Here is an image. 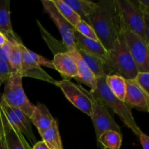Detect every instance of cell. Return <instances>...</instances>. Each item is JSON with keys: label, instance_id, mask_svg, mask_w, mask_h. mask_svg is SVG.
<instances>
[{"label": "cell", "instance_id": "cell-24", "mask_svg": "<svg viewBox=\"0 0 149 149\" xmlns=\"http://www.w3.org/2000/svg\"><path fill=\"white\" fill-rule=\"evenodd\" d=\"M22 44L20 42L12 43V52L9 60V65L14 72H20L22 68Z\"/></svg>", "mask_w": 149, "mask_h": 149}, {"label": "cell", "instance_id": "cell-1", "mask_svg": "<svg viewBox=\"0 0 149 149\" xmlns=\"http://www.w3.org/2000/svg\"><path fill=\"white\" fill-rule=\"evenodd\" d=\"M97 4V10L85 22L94 29L98 40L109 52L113 49L121 27L117 5L116 0H102Z\"/></svg>", "mask_w": 149, "mask_h": 149}, {"label": "cell", "instance_id": "cell-6", "mask_svg": "<svg viewBox=\"0 0 149 149\" xmlns=\"http://www.w3.org/2000/svg\"><path fill=\"white\" fill-rule=\"evenodd\" d=\"M82 90L92 102V115L90 118L94 125L97 139L103 132L108 130L116 131L122 133L121 128L109 113L104 103L90 91L83 87Z\"/></svg>", "mask_w": 149, "mask_h": 149}, {"label": "cell", "instance_id": "cell-27", "mask_svg": "<svg viewBox=\"0 0 149 149\" xmlns=\"http://www.w3.org/2000/svg\"><path fill=\"white\" fill-rule=\"evenodd\" d=\"M29 54H30L31 58H32L35 65H37L38 67L45 66L55 70V67H54L52 61H49L47 58H45V57L42 56V55H38L36 52L31 51L30 49H29Z\"/></svg>", "mask_w": 149, "mask_h": 149}, {"label": "cell", "instance_id": "cell-22", "mask_svg": "<svg viewBox=\"0 0 149 149\" xmlns=\"http://www.w3.org/2000/svg\"><path fill=\"white\" fill-rule=\"evenodd\" d=\"M97 146L103 149H120L122 143V133L113 130L103 132L97 139Z\"/></svg>", "mask_w": 149, "mask_h": 149}, {"label": "cell", "instance_id": "cell-8", "mask_svg": "<svg viewBox=\"0 0 149 149\" xmlns=\"http://www.w3.org/2000/svg\"><path fill=\"white\" fill-rule=\"evenodd\" d=\"M55 85L59 87L67 100L76 108L89 116L92 115V102L83 91L82 87L77 85L68 79L55 81Z\"/></svg>", "mask_w": 149, "mask_h": 149}, {"label": "cell", "instance_id": "cell-11", "mask_svg": "<svg viewBox=\"0 0 149 149\" xmlns=\"http://www.w3.org/2000/svg\"><path fill=\"white\" fill-rule=\"evenodd\" d=\"M0 106L9 122L25 137L29 138L31 142H34L36 137L32 130L30 118L22 111L10 107L1 100H0Z\"/></svg>", "mask_w": 149, "mask_h": 149}, {"label": "cell", "instance_id": "cell-30", "mask_svg": "<svg viewBox=\"0 0 149 149\" xmlns=\"http://www.w3.org/2000/svg\"><path fill=\"white\" fill-rule=\"evenodd\" d=\"M136 1L143 13L149 15V0H137Z\"/></svg>", "mask_w": 149, "mask_h": 149}, {"label": "cell", "instance_id": "cell-5", "mask_svg": "<svg viewBox=\"0 0 149 149\" xmlns=\"http://www.w3.org/2000/svg\"><path fill=\"white\" fill-rule=\"evenodd\" d=\"M122 26L136 33L148 44L146 33L144 15L136 1L116 0Z\"/></svg>", "mask_w": 149, "mask_h": 149}, {"label": "cell", "instance_id": "cell-20", "mask_svg": "<svg viewBox=\"0 0 149 149\" xmlns=\"http://www.w3.org/2000/svg\"><path fill=\"white\" fill-rule=\"evenodd\" d=\"M39 133L42 137V141L45 143L49 149H63L56 119L50 127Z\"/></svg>", "mask_w": 149, "mask_h": 149}, {"label": "cell", "instance_id": "cell-26", "mask_svg": "<svg viewBox=\"0 0 149 149\" xmlns=\"http://www.w3.org/2000/svg\"><path fill=\"white\" fill-rule=\"evenodd\" d=\"M134 80L149 97V72H138Z\"/></svg>", "mask_w": 149, "mask_h": 149}, {"label": "cell", "instance_id": "cell-34", "mask_svg": "<svg viewBox=\"0 0 149 149\" xmlns=\"http://www.w3.org/2000/svg\"><path fill=\"white\" fill-rule=\"evenodd\" d=\"M7 42H8V39L6 37L5 35L0 32V48L2 47Z\"/></svg>", "mask_w": 149, "mask_h": 149}, {"label": "cell", "instance_id": "cell-10", "mask_svg": "<svg viewBox=\"0 0 149 149\" xmlns=\"http://www.w3.org/2000/svg\"><path fill=\"white\" fill-rule=\"evenodd\" d=\"M0 127L6 149H31L26 137L7 120L0 106Z\"/></svg>", "mask_w": 149, "mask_h": 149}, {"label": "cell", "instance_id": "cell-19", "mask_svg": "<svg viewBox=\"0 0 149 149\" xmlns=\"http://www.w3.org/2000/svg\"><path fill=\"white\" fill-rule=\"evenodd\" d=\"M64 2L71 7L80 17L81 20L86 21L87 18L95 12L97 3L88 0H63Z\"/></svg>", "mask_w": 149, "mask_h": 149}, {"label": "cell", "instance_id": "cell-37", "mask_svg": "<svg viewBox=\"0 0 149 149\" xmlns=\"http://www.w3.org/2000/svg\"><path fill=\"white\" fill-rule=\"evenodd\" d=\"M148 113H149V106H148Z\"/></svg>", "mask_w": 149, "mask_h": 149}, {"label": "cell", "instance_id": "cell-32", "mask_svg": "<svg viewBox=\"0 0 149 149\" xmlns=\"http://www.w3.org/2000/svg\"><path fill=\"white\" fill-rule=\"evenodd\" d=\"M144 21H145V27H146V33L147 39L149 45V15L146 14H144Z\"/></svg>", "mask_w": 149, "mask_h": 149}, {"label": "cell", "instance_id": "cell-29", "mask_svg": "<svg viewBox=\"0 0 149 149\" xmlns=\"http://www.w3.org/2000/svg\"><path fill=\"white\" fill-rule=\"evenodd\" d=\"M12 52V43L8 42L2 47L0 48V55L1 58L9 64V60H10V55Z\"/></svg>", "mask_w": 149, "mask_h": 149}, {"label": "cell", "instance_id": "cell-23", "mask_svg": "<svg viewBox=\"0 0 149 149\" xmlns=\"http://www.w3.org/2000/svg\"><path fill=\"white\" fill-rule=\"evenodd\" d=\"M60 14L74 28L76 27L79 22L81 20L79 16L74 11L71 7L67 5L63 0H51Z\"/></svg>", "mask_w": 149, "mask_h": 149}, {"label": "cell", "instance_id": "cell-14", "mask_svg": "<svg viewBox=\"0 0 149 149\" xmlns=\"http://www.w3.org/2000/svg\"><path fill=\"white\" fill-rule=\"evenodd\" d=\"M52 62L55 67V70L60 73L64 79L77 78L78 74L77 63L68 52L54 54Z\"/></svg>", "mask_w": 149, "mask_h": 149}, {"label": "cell", "instance_id": "cell-21", "mask_svg": "<svg viewBox=\"0 0 149 149\" xmlns=\"http://www.w3.org/2000/svg\"><path fill=\"white\" fill-rule=\"evenodd\" d=\"M106 83L112 93L119 100L124 101L126 94V79L118 74H113L106 77Z\"/></svg>", "mask_w": 149, "mask_h": 149}, {"label": "cell", "instance_id": "cell-3", "mask_svg": "<svg viewBox=\"0 0 149 149\" xmlns=\"http://www.w3.org/2000/svg\"><path fill=\"white\" fill-rule=\"evenodd\" d=\"M109 64L114 71L127 80H133L136 77L138 68L125 42L122 27H120L113 49L109 51Z\"/></svg>", "mask_w": 149, "mask_h": 149}, {"label": "cell", "instance_id": "cell-12", "mask_svg": "<svg viewBox=\"0 0 149 149\" xmlns=\"http://www.w3.org/2000/svg\"><path fill=\"white\" fill-rule=\"evenodd\" d=\"M126 94L124 102L130 108L148 112L149 97L136 84L135 80L126 79Z\"/></svg>", "mask_w": 149, "mask_h": 149}, {"label": "cell", "instance_id": "cell-13", "mask_svg": "<svg viewBox=\"0 0 149 149\" xmlns=\"http://www.w3.org/2000/svg\"><path fill=\"white\" fill-rule=\"evenodd\" d=\"M74 37L77 49H81L88 53L95 55L109 64V52L100 43V41H95L85 37L79 33L76 29L74 31Z\"/></svg>", "mask_w": 149, "mask_h": 149}, {"label": "cell", "instance_id": "cell-18", "mask_svg": "<svg viewBox=\"0 0 149 149\" xmlns=\"http://www.w3.org/2000/svg\"><path fill=\"white\" fill-rule=\"evenodd\" d=\"M31 122L33 124L38 132H40L52 125L55 119L45 105L38 103L35 105V109L30 117Z\"/></svg>", "mask_w": 149, "mask_h": 149}, {"label": "cell", "instance_id": "cell-33", "mask_svg": "<svg viewBox=\"0 0 149 149\" xmlns=\"http://www.w3.org/2000/svg\"><path fill=\"white\" fill-rule=\"evenodd\" d=\"M31 149H49L44 141H39L33 146Z\"/></svg>", "mask_w": 149, "mask_h": 149}, {"label": "cell", "instance_id": "cell-35", "mask_svg": "<svg viewBox=\"0 0 149 149\" xmlns=\"http://www.w3.org/2000/svg\"><path fill=\"white\" fill-rule=\"evenodd\" d=\"M0 149H6L5 146H4V140H3L2 133H1V127H0Z\"/></svg>", "mask_w": 149, "mask_h": 149}, {"label": "cell", "instance_id": "cell-15", "mask_svg": "<svg viewBox=\"0 0 149 149\" xmlns=\"http://www.w3.org/2000/svg\"><path fill=\"white\" fill-rule=\"evenodd\" d=\"M77 50L83 61L96 78L107 77L115 72L113 68L101 58L81 49H77Z\"/></svg>", "mask_w": 149, "mask_h": 149}, {"label": "cell", "instance_id": "cell-4", "mask_svg": "<svg viewBox=\"0 0 149 149\" xmlns=\"http://www.w3.org/2000/svg\"><path fill=\"white\" fill-rule=\"evenodd\" d=\"M23 75L20 72H13L4 82V93L1 100L10 107L22 111L29 118L35 109L28 99L22 84Z\"/></svg>", "mask_w": 149, "mask_h": 149}, {"label": "cell", "instance_id": "cell-36", "mask_svg": "<svg viewBox=\"0 0 149 149\" xmlns=\"http://www.w3.org/2000/svg\"><path fill=\"white\" fill-rule=\"evenodd\" d=\"M3 83H4V81H1V80H0V88H1V85H2Z\"/></svg>", "mask_w": 149, "mask_h": 149}, {"label": "cell", "instance_id": "cell-9", "mask_svg": "<svg viewBox=\"0 0 149 149\" xmlns=\"http://www.w3.org/2000/svg\"><path fill=\"white\" fill-rule=\"evenodd\" d=\"M42 3L46 13L58 27L62 37L63 43L67 51L77 49L74 37V31L75 29L60 14L51 0H42Z\"/></svg>", "mask_w": 149, "mask_h": 149}, {"label": "cell", "instance_id": "cell-17", "mask_svg": "<svg viewBox=\"0 0 149 149\" xmlns=\"http://www.w3.org/2000/svg\"><path fill=\"white\" fill-rule=\"evenodd\" d=\"M10 4V0H0V32L5 35L10 42L22 43L12 27Z\"/></svg>", "mask_w": 149, "mask_h": 149}, {"label": "cell", "instance_id": "cell-28", "mask_svg": "<svg viewBox=\"0 0 149 149\" xmlns=\"http://www.w3.org/2000/svg\"><path fill=\"white\" fill-rule=\"evenodd\" d=\"M13 72L14 71L12 70L10 65L0 55V80L4 82Z\"/></svg>", "mask_w": 149, "mask_h": 149}, {"label": "cell", "instance_id": "cell-31", "mask_svg": "<svg viewBox=\"0 0 149 149\" xmlns=\"http://www.w3.org/2000/svg\"><path fill=\"white\" fill-rule=\"evenodd\" d=\"M140 141L143 149H149V136L143 132H141L139 135Z\"/></svg>", "mask_w": 149, "mask_h": 149}, {"label": "cell", "instance_id": "cell-25", "mask_svg": "<svg viewBox=\"0 0 149 149\" xmlns=\"http://www.w3.org/2000/svg\"><path fill=\"white\" fill-rule=\"evenodd\" d=\"M74 29H75L79 33H80L81 35L85 36V37L93 39V40L99 41L98 38H97V35H96L94 29L91 27V26H90V24H88V23H87V22L84 21V20H80Z\"/></svg>", "mask_w": 149, "mask_h": 149}, {"label": "cell", "instance_id": "cell-16", "mask_svg": "<svg viewBox=\"0 0 149 149\" xmlns=\"http://www.w3.org/2000/svg\"><path fill=\"white\" fill-rule=\"evenodd\" d=\"M67 52L71 55L77 63L78 74L75 79L79 83H82L87 87H90L91 89L90 91L95 90L96 86H97V78L95 77L94 74L90 71L87 64L84 63L81 57L80 56L77 48L73 50L67 51Z\"/></svg>", "mask_w": 149, "mask_h": 149}, {"label": "cell", "instance_id": "cell-2", "mask_svg": "<svg viewBox=\"0 0 149 149\" xmlns=\"http://www.w3.org/2000/svg\"><path fill=\"white\" fill-rule=\"evenodd\" d=\"M106 77L97 78V86L95 90L90 92L98 97L104 103V105L112 109L113 111L122 119L123 123L128 128H130L135 135L139 137L142 131L137 125L132 116L131 108L129 107L125 102L118 99L111 92L106 83Z\"/></svg>", "mask_w": 149, "mask_h": 149}, {"label": "cell", "instance_id": "cell-7", "mask_svg": "<svg viewBox=\"0 0 149 149\" xmlns=\"http://www.w3.org/2000/svg\"><path fill=\"white\" fill-rule=\"evenodd\" d=\"M121 27L138 72H149V45L138 34L127 30L122 25Z\"/></svg>", "mask_w": 149, "mask_h": 149}]
</instances>
